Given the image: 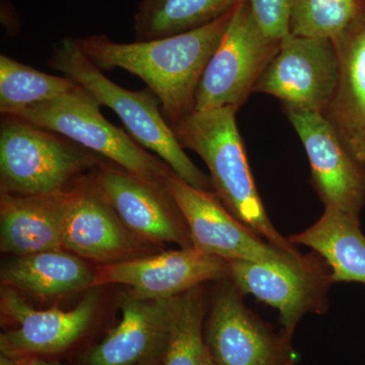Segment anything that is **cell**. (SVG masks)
I'll return each mask as SVG.
<instances>
[{
    "instance_id": "cell-28",
    "label": "cell",
    "mask_w": 365,
    "mask_h": 365,
    "mask_svg": "<svg viewBox=\"0 0 365 365\" xmlns=\"http://www.w3.org/2000/svg\"><path fill=\"white\" fill-rule=\"evenodd\" d=\"M136 365H162V357H153Z\"/></svg>"
},
{
    "instance_id": "cell-16",
    "label": "cell",
    "mask_w": 365,
    "mask_h": 365,
    "mask_svg": "<svg viewBox=\"0 0 365 365\" xmlns=\"http://www.w3.org/2000/svg\"><path fill=\"white\" fill-rule=\"evenodd\" d=\"M174 302L175 297L141 299L128 290L120 302L119 324L91 348L83 365H136L153 357H162Z\"/></svg>"
},
{
    "instance_id": "cell-2",
    "label": "cell",
    "mask_w": 365,
    "mask_h": 365,
    "mask_svg": "<svg viewBox=\"0 0 365 365\" xmlns=\"http://www.w3.org/2000/svg\"><path fill=\"white\" fill-rule=\"evenodd\" d=\"M235 107L194 111L172 127L184 150L202 158L215 195L237 220L281 250L299 253L274 227L255 184Z\"/></svg>"
},
{
    "instance_id": "cell-24",
    "label": "cell",
    "mask_w": 365,
    "mask_h": 365,
    "mask_svg": "<svg viewBox=\"0 0 365 365\" xmlns=\"http://www.w3.org/2000/svg\"><path fill=\"white\" fill-rule=\"evenodd\" d=\"M365 19V0H294L290 34L335 42Z\"/></svg>"
},
{
    "instance_id": "cell-12",
    "label": "cell",
    "mask_w": 365,
    "mask_h": 365,
    "mask_svg": "<svg viewBox=\"0 0 365 365\" xmlns=\"http://www.w3.org/2000/svg\"><path fill=\"white\" fill-rule=\"evenodd\" d=\"M311 165L314 188L325 207L359 216L365 201V165L349 150L323 113L284 108Z\"/></svg>"
},
{
    "instance_id": "cell-13",
    "label": "cell",
    "mask_w": 365,
    "mask_h": 365,
    "mask_svg": "<svg viewBox=\"0 0 365 365\" xmlns=\"http://www.w3.org/2000/svg\"><path fill=\"white\" fill-rule=\"evenodd\" d=\"M93 177L106 201L137 237L153 244L192 247L181 211L165 187L151 184L115 163H101Z\"/></svg>"
},
{
    "instance_id": "cell-21",
    "label": "cell",
    "mask_w": 365,
    "mask_h": 365,
    "mask_svg": "<svg viewBox=\"0 0 365 365\" xmlns=\"http://www.w3.org/2000/svg\"><path fill=\"white\" fill-rule=\"evenodd\" d=\"M246 0H140L134 14L135 41L162 39L208 25Z\"/></svg>"
},
{
    "instance_id": "cell-20",
    "label": "cell",
    "mask_w": 365,
    "mask_h": 365,
    "mask_svg": "<svg viewBox=\"0 0 365 365\" xmlns=\"http://www.w3.org/2000/svg\"><path fill=\"white\" fill-rule=\"evenodd\" d=\"M292 245H302L323 258L332 272L333 282L365 284V237L359 216L326 207L318 222L288 237Z\"/></svg>"
},
{
    "instance_id": "cell-4",
    "label": "cell",
    "mask_w": 365,
    "mask_h": 365,
    "mask_svg": "<svg viewBox=\"0 0 365 365\" xmlns=\"http://www.w3.org/2000/svg\"><path fill=\"white\" fill-rule=\"evenodd\" d=\"M103 160L71 139L14 115H1V193L55 195L68 191Z\"/></svg>"
},
{
    "instance_id": "cell-5",
    "label": "cell",
    "mask_w": 365,
    "mask_h": 365,
    "mask_svg": "<svg viewBox=\"0 0 365 365\" xmlns=\"http://www.w3.org/2000/svg\"><path fill=\"white\" fill-rule=\"evenodd\" d=\"M101 107L98 98L78 85L63 97L31 106L14 116L66 137L121 169L165 187L173 170L128 132L110 123L101 113Z\"/></svg>"
},
{
    "instance_id": "cell-29",
    "label": "cell",
    "mask_w": 365,
    "mask_h": 365,
    "mask_svg": "<svg viewBox=\"0 0 365 365\" xmlns=\"http://www.w3.org/2000/svg\"><path fill=\"white\" fill-rule=\"evenodd\" d=\"M207 365H215V364H213L212 360H211L210 356H209V353H208V364Z\"/></svg>"
},
{
    "instance_id": "cell-8",
    "label": "cell",
    "mask_w": 365,
    "mask_h": 365,
    "mask_svg": "<svg viewBox=\"0 0 365 365\" xmlns=\"http://www.w3.org/2000/svg\"><path fill=\"white\" fill-rule=\"evenodd\" d=\"M230 278L242 294H252L279 312L283 333L292 338L306 314L328 309L327 292L333 283L328 264L318 254L292 263L230 261Z\"/></svg>"
},
{
    "instance_id": "cell-6",
    "label": "cell",
    "mask_w": 365,
    "mask_h": 365,
    "mask_svg": "<svg viewBox=\"0 0 365 365\" xmlns=\"http://www.w3.org/2000/svg\"><path fill=\"white\" fill-rule=\"evenodd\" d=\"M281 41L263 33L248 0L240 4L204 71L194 111L239 109L254 93L262 73L279 50Z\"/></svg>"
},
{
    "instance_id": "cell-10",
    "label": "cell",
    "mask_w": 365,
    "mask_h": 365,
    "mask_svg": "<svg viewBox=\"0 0 365 365\" xmlns=\"http://www.w3.org/2000/svg\"><path fill=\"white\" fill-rule=\"evenodd\" d=\"M338 71L333 41L288 34L254 93L277 98L283 108L324 113L332 100Z\"/></svg>"
},
{
    "instance_id": "cell-9",
    "label": "cell",
    "mask_w": 365,
    "mask_h": 365,
    "mask_svg": "<svg viewBox=\"0 0 365 365\" xmlns=\"http://www.w3.org/2000/svg\"><path fill=\"white\" fill-rule=\"evenodd\" d=\"M232 280L218 288L204 324V341L215 365H294L297 352L284 333L274 332L245 306Z\"/></svg>"
},
{
    "instance_id": "cell-3",
    "label": "cell",
    "mask_w": 365,
    "mask_h": 365,
    "mask_svg": "<svg viewBox=\"0 0 365 365\" xmlns=\"http://www.w3.org/2000/svg\"><path fill=\"white\" fill-rule=\"evenodd\" d=\"M48 66L90 91L101 105L119 117L137 143L153 151L177 176L195 188L215 193L210 177L186 155L150 88L129 91L116 85L81 52L74 38H64L54 45Z\"/></svg>"
},
{
    "instance_id": "cell-26",
    "label": "cell",
    "mask_w": 365,
    "mask_h": 365,
    "mask_svg": "<svg viewBox=\"0 0 365 365\" xmlns=\"http://www.w3.org/2000/svg\"><path fill=\"white\" fill-rule=\"evenodd\" d=\"M18 365H64L58 361L41 359L40 356H25L16 359Z\"/></svg>"
},
{
    "instance_id": "cell-14",
    "label": "cell",
    "mask_w": 365,
    "mask_h": 365,
    "mask_svg": "<svg viewBox=\"0 0 365 365\" xmlns=\"http://www.w3.org/2000/svg\"><path fill=\"white\" fill-rule=\"evenodd\" d=\"M62 241L66 251L105 265L137 258L143 240L106 201L91 172L66 192Z\"/></svg>"
},
{
    "instance_id": "cell-25",
    "label": "cell",
    "mask_w": 365,
    "mask_h": 365,
    "mask_svg": "<svg viewBox=\"0 0 365 365\" xmlns=\"http://www.w3.org/2000/svg\"><path fill=\"white\" fill-rule=\"evenodd\" d=\"M255 20L263 33L274 40L290 34L294 0H248Z\"/></svg>"
},
{
    "instance_id": "cell-7",
    "label": "cell",
    "mask_w": 365,
    "mask_h": 365,
    "mask_svg": "<svg viewBox=\"0 0 365 365\" xmlns=\"http://www.w3.org/2000/svg\"><path fill=\"white\" fill-rule=\"evenodd\" d=\"M165 188L181 211L194 248L227 261L292 263L302 258L264 241L237 220L215 193L191 186L173 170Z\"/></svg>"
},
{
    "instance_id": "cell-17",
    "label": "cell",
    "mask_w": 365,
    "mask_h": 365,
    "mask_svg": "<svg viewBox=\"0 0 365 365\" xmlns=\"http://www.w3.org/2000/svg\"><path fill=\"white\" fill-rule=\"evenodd\" d=\"M334 44L339 61L338 81L323 114L353 157L365 165V19Z\"/></svg>"
},
{
    "instance_id": "cell-23",
    "label": "cell",
    "mask_w": 365,
    "mask_h": 365,
    "mask_svg": "<svg viewBox=\"0 0 365 365\" xmlns=\"http://www.w3.org/2000/svg\"><path fill=\"white\" fill-rule=\"evenodd\" d=\"M206 302L202 285L175 297L162 365H207L204 341Z\"/></svg>"
},
{
    "instance_id": "cell-1",
    "label": "cell",
    "mask_w": 365,
    "mask_h": 365,
    "mask_svg": "<svg viewBox=\"0 0 365 365\" xmlns=\"http://www.w3.org/2000/svg\"><path fill=\"white\" fill-rule=\"evenodd\" d=\"M234 11L196 30L162 39L117 43L98 34L76 38V42L101 71L123 69L143 81L160 100L163 116L173 127L194 112L204 71Z\"/></svg>"
},
{
    "instance_id": "cell-18",
    "label": "cell",
    "mask_w": 365,
    "mask_h": 365,
    "mask_svg": "<svg viewBox=\"0 0 365 365\" xmlns=\"http://www.w3.org/2000/svg\"><path fill=\"white\" fill-rule=\"evenodd\" d=\"M66 192L25 196L1 193L0 249L14 256L64 250L62 241Z\"/></svg>"
},
{
    "instance_id": "cell-11",
    "label": "cell",
    "mask_w": 365,
    "mask_h": 365,
    "mask_svg": "<svg viewBox=\"0 0 365 365\" xmlns=\"http://www.w3.org/2000/svg\"><path fill=\"white\" fill-rule=\"evenodd\" d=\"M230 261L192 247L137 257L96 269L95 288L121 284L148 299H174L212 280L230 278Z\"/></svg>"
},
{
    "instance_id": "cell-19",
    "label": "cell",
    "mask_w": 365,
    "mask_h": 365,
    "mask_svg": "<svg viewBox=\"0 0 365 365\" xmlns=\"http://www.w3.org/2000/svg\"><path fill=\"white\" fill-rule=\"evenodd\" d=\"M0 278L2 287L55 297L95 288L96 269L66 250H52L16 256L2 266Z\"/></svg>"
},
{
    "instance_id": "cell-27",
    "label": "cell",
    "mask_w": 365,
    "mask_h": 365,
    "mask_svg": "<svg viewBox=\"0 0 365 365\" xmlns=\"http://www.w3.org/2000/svg\"><path fill=\"white\" fill-rule=\"evenodd\" d=\"M0 365H18V364H16V360L14 357L1 353V355H0Z\"/></svg>"
},
{
    "instance_id": "cell-15",
    "label": "cell",
    "mask_w": 365,
    "mask_h": 365,
    "mask_svg": "<svg viewBox=\"0 0 365 365\" xmlns=\"http://www.w3.org/2000/svg\"><path fill=\"white\" fill-rule=\"evenodd\" d=\"M98 304V294L93 292L69 311H40L28 304L18 290L2 287V317L16 327L0 335V351L14 359L64 351L88 330Z\"/></svg>"
},
{
    "instance_id": "cell-22",
    "label": "cell",
    "mask_w": 365,
    "mask_h": 365,
    "mask_svg": "<svg viewBox=\"0 0 365 365\" xmlns=\"http://www.w3.org/2000/svg\"><path fill=\"white\" fill-rule=\"evenodd\" d=\"M78 83L37 71L6 55L0 56V113L16 115L31 106L63 97Z\"/></svg>"
}]
</instances>
